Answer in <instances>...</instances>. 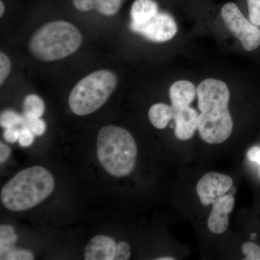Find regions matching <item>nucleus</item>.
<instances>
[{
	"instance_id": "26",
	"label": "nucleus",
	"mask_w": 260,
	"mask_h": 260,
	"mask_svg": "<svg viewBox=\"0 0 260 260\" xmlns=\"http://www.w3.org/2000/svg\"><path fill=\"white\" fill-rule=\"evenodd\" d=\"M20 129H18L16 126L14 127L7 128L5 129L3 137L7 142L10 143H14L18 141L20 137Z\"/></svg>"
},
{
	"instance_id": "29",
	"label": "nucleus",
	"mask_w": 260,
	"mask_h": 260,
	"mask_svg": "<svg viewBox=\"0 0 260 260\" xmlns=\"http://www.w3.org/2000/svg\"><path fill=\"white\" fill-rule=\"evenodd\" d=\"M174 258L171 257V256H164V257L158 258L157 260H174Z\"/></svg>"
},
{
	"instance_id": "7",
	"label": "nucleus",
	"mask_w": 260,
	"mask_h": 260,
	"mask_svg": "<svg viewBox=\"0 0 260 260\" xmlns=\"http://www.w3.org/2000/svg\"><path fill=\"white\" fill-rule=\"evenodd\" d=\"M132 31L141 34L154 42H165L177 32L175 20L167 13H158L144 23H130Z\"/></svg>"
},
{
	"instance_id": "20",
	"label": "nucleus",
	"mask_w": 260,
	"mask_h": 260,
	"mask_svg": "<svg viewBox=\"0 0 260 260\" xmlns=\"http://www.w3.org/2000/svg\"><path fill=\"white\" fill-rule=\"evenodd\" d=\"M1 260H32L34 259V254L31 251L26 249L13 248L7 251L3 255L0 256Z\"/></svg>"
},
{
	"instance_id": "10",
	"label": "nucleus",
	"mask_w": 260,
	"mask_h": 260,
	"mask_svg": "<svg viewBox=\"0 0 260 260\" xmlns=\"http://www.w3.org/2000/svg\"><path fill=\"white\" fill-rule=\"evenodd\" d=\"M174 108L176 137L180 140L190 139L198 129L199 114L190 107Z\"/></svg>"
},
{
	"instance_id": "28",
	"label": "nucleus",
	"mask_w": 260,
	"mask_h": 260,
	"mask_svg": "<svg viewBox=\"0 0 260 260\" xmlns=\"http://www.w3.org/2000/svg\"><path fill=\"white\" fill-rule=\"evenodd\" d=\"M10 154H11V150L8 145L4 143H0V162L3 164L9 158Z\"/></svg>"
},
{
	"instance_id": "13",
	"label": "nucleus",
	"mask_w": 260,
	"mask_h": 260,
	"mask_svg": "<svg viewBox=\"0 0 260 260\" xmlns=\"http://www.w3.org/2000/svg\"><path fill=\"white\" fill-rule=\"evenodd\" d=\"M158 13V5L155 0H135L130 10L132 22L144 23Z\"/></svg>"
},
{
	"instance_id": "21",
	"label": "nucleus",
	"mask_w": 260,
	"mask_h": 260,
	"mask_svg": "<svg viewBox=\"0 0 260 260\" xmlns=\"http://www.w3.org/2000/svg\"><path fill=\"white\" fill-rule=\"evenodd\" d=\"M243 254L245 260H260V245L254 242H246L242 246Z\"/></svg>"
},
{
	"instance_id": "17",
	"label": "nucleus",
	"mask_w": 260,
	"mask_h": 260,
	"mask_svg": "<svg viewBox=\"0 0 260 260\" xmlns=\"http://www.w3.org/2000/svg\"><path fill=\"white\" fill-rule=\"evenodd\" d=\"M18 240V236L14 228L10 225H1L0 226V256L15 247Z\"/></svg>"
},
{
	"instance_id": "23",
	"label": "nucleus",
	"mask_w": 260,
	"mask_h": 260,
	"mask_svg": "<svg viewBox=\"0 0 260 260\" xmlns=\"http://www.w3.org/2000/svg\"><path fill=\"white\" fill-rule=\"evenodd\" d=\"M11 70V62L4 53L0 54V84L3 85Z\"/></svg>"
},
{
	"instance_id": "6",
	"label": "nucleus",
	"mask_w": 260,
	"mask_h": 260,
	"mask_svg": "<svg viewBox=\"0 0 260 260\" xmlns=\"http://www.w3.org/2000/svg\"><path fill=\"white\" fill-rule=\"evenodd\" d=\"M220 15L227 28L240 41L246 51H253L260 47V28L246 19L236 3H225Z\"/></svg>"
},
{
	"instance_id": "4",
	"label": "nucleus",
	"mask_w": 260,
	"mask_h": 260,
	"mask_svg": "<svg viewBox=\"0 0 260 260\" xmlns=\"http://www.w3.org/2000/svg\"><path fill=\"white\" fill-rule=\"evenodd\" d=\"M82 42L81 32L73 24L56 20L43 25L34 34L29 48L39 60L52 61L74 54Z\"/></svg>"
},
{
	"instance_id": "25",
	"label": "nucleus",
	"mask_w": 260,
	"mask_h": 260,
	"mask_svg": "<svg viewBox=\"0 0 260 260\" xmlns=\"http://www.w3.org/2000/svg\"><path fill=\"white\" fill-rule=\"evenodd\" d=\"M131 256V249L127 243L121 242L116 244L115 260H127Z\"/></svg>"
},
{
	"instance_id": "22",
	"label": "nucleus",
	"mask_w": 260,
	"mask_h": 260,
	"mask_svg": "<svg viewBox=\"0 0 260 260\" xmlns=\"http://www.w3.org/2000/svg\"><path fill=\"white\" fill-rule=\"evenodd\" d=\"M249 20L260 28V0H246Z\"/></svg>"
},
{
	"instance_id": "9",
	"label": "nucleus",
	"mask_w": 260,
	"mask_h": 260,
	"mask_svg": "<svg viewBox=\"0 0 260 260\" xmlns=\"http://www.w3.org/2000/svg\"><path fill=\"white\" fill-rule=\"evenodd\" d=\"M235 205L234 195L228 194L218 198L213 203V208L208 218V225L210 232L215 234H223L229 227V215Z\"/></svg>"
},
{
	"instance_id": "18",
	"label": "nucleus",
	"mask_w": 260,
	"mask_h": 260,
	"mask_svg": "<svg viewBox=\"0 0 260 260\" xmlns=\"http://www.w3.org/2000/svg\"><path fill=\"white\" fill-rule=\"evenodd\" d=\"M23 120V115H20L12 110H6L2 112L0 116V125L5 129L14 127V126L22 125Z\"/></svg>"
},
{
	"instance_id": "19",
	"label": "nucleus",
	"mask_w": 260,
	"mask_h": 260,
	"mask_svg": "<svg viewBox=\"0 0 260 260\" xmlns=\"http://www.w3.org/2000/svg\"><path fill=\"white\" fill-rule=\"evenodd\" d=\"M23 124L21 126L28 128L35 136H42L47 129L45 121L37 117H26L23 115Z\"/></svg>"
},
{
	"instance_id": "8",
	"label": "nucleus",
	"mask_w": 260,
	"mask_h": 260,
	"mask_svg": "<svg viewBox=\"0 0 260 260\" xmlns=\"http://www.w3.org/2000/svg\"><path fill=\"white\" fill-rule=\"evenodd\" d=\"M233 186V179L229 176L217 172L205 174L196 186L197 194L204 206L213 204L220 197L226 194Z\"/></svg>"
},
{
	"instance_id": "2",
	"label": "nucleus",
	"mask_w": 260,
	"mask_h": 260,
	"mask_svg": "<svg viewBox=\"0 0 260 260\" xmlns=\"http://www.w3.org/2000/svg\"><path fill=\"white\" fill-rule=\"evenodd\" d=\"M54 189L51 173L42 167L24 169L8 181L1 191V202L7 209L24 211L47 199Z\"/></svg>"
},
{
	"instance_id": "24",
	"label": "nucleus",
	"mask_w": 260,
	"mask_h": 260,
	"mask_svg": "<svg viewBox=\"0 0 260 260\" xmlns=\"http://www.w3.org/2000/svg\"><path fill=\"white\" fill-rule=\"evenodd\" d=\"M34 135L28 128L21 126L20 128V137H19L18 143L23 148H27L30 146L34 143Z\"/></svg>"
},
{
	"instance_id": "27",
	"label": "nucleus",
	"mask_w": 260,
	"mask_h": 260,
	"mask_svg": "<svg viewBox=\"0 0 260 260\" xmlns=\"http://www.w3.org/2000/svg\"><path fill=\"white\" fill-rule=\"evenodd\" d=\"M247 158L251 161L257 162L260 166L259 147H253V148L249 149L247 152Z\"/></svg>"
},
{
	"instance_id": "3",
	"label": "nucleus",
	"mask_w": 260,
	"mask_h": 260,
	"mask_svg": "<svg viewBox=\"0 0 260 260\" xmlns=\"http://www.w3.org/2000/svg\"><path fill=\"white\" fill-rule=\"evenodd\" d=\"M97 156L102 167L110 175L124 177L133 172L138 148L133 135L114 125L104 126L97 138Z\"/></svg>"
},
{
	"instance_id": "12",
	"label": "nucleus",
	"mask_w": 260,
	"mask_h": 260,
	"mask_svg": "<svg viewBox=\"0 0 260 260\" xmlns=\"http://www.w3.org/2000/svg\"><path fill=\"white\" fill-rule=\"evenodd\" d=\"M196 95L197 90L194 85L186 80L175 82L169 90L172 106L177 108L189 107Z\"/></svg>"
},
{
	"instance_id": "1",
	"label": "nucleus",
	"mask_w": 260,
	"mask_h": 260,
	"mask_svg": "<svg viewBox=\"0 0 260 260\" xmlns=\"http://www.w3.org/2000/svg\"><path fill=\"white\" fill-rule=\"evenodd\" d=\"M198 107V129L208 144H220L231 136L234 127L229 105L230 92L226 84L215 79L202 82L197 89Z\"/></svg>"
},
{
	"instance_id": "15",
	"label": "nucleus",
	"mask_w": 260,
	"mask_h": 260,
	"mask_svg": "<svg viewBox=\"0 0 260 260\" xmlns=\"http://www.w3.org/2000/svg\"><path fill=\"white\" fill-rule=\"evenodd\" d=\"M24 116L41 118L45 111V104L40 97L30 94L24 99L23 104Z\"/></svg>"
},
{
	"instance_id": "11",
	"label": "nucleus",
	"mask_w": 260,
	"mask_h": 260,
	"mask_svg": "<svg viewBox=\"0 0 260 260\" xmlns=\"http://www.w3.org/2000/svg\"><path fill=\"white\" fill-rule=\"evenodd\" d=\"M116 244L107 236L98 235L90 239L85 249V260H113L115 256Z\"/></svg>"
},
{
	"instance_id": "14",
	"label": "nucleus",
	"mask_w": 260,
	"mask_h": 260,
	"mask_svg": "<svg viewBox=\"0 0 260 260\" xmlns=\"http://www.w3.org/2000/svg\"><path fill=\"white\" fill-rule=\"evenodd\" d=\"M149 120L157 129H165L174 117V108L165 104H154L148 112Z\"/></svg>"
},
{
	"instance_id": "16",
	"label": "nucleus",
	"mask_w": 260,
	"mask_h": 260,
	"mask_svg": "<svg viewBox=\"0 0 260 260\" xmlns=\"http://www.w3.org/2000/svg\"><path fill=\"white\" fill-rule=\"evenodd\" d=\"M123 0H92L93 11L104 16H114L119 13Z\"/></svg>"
},
{
	"instance_id": "5",
	"label": "nucleus",
	"mask_w": 260,
	"mask_h": 260,
	"mask_svg": "<svg viewBox=\"0 0 260 260\" xmlns=\"http://www.w3.org/2000/svg\"><path fill=\"white\" fill-rule=\"evenodd\" d=\"M117 85V78L110 70H98L80 80L72 90L68 103L78 116L92 114L104 105Z\"/></svg>"
}]
</instances>
